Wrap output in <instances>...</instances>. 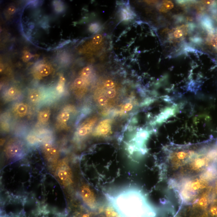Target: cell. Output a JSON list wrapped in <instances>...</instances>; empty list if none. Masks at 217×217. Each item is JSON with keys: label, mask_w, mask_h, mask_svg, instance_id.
Masks as SVG:
<instances>
[{"label": "cell", "mask_w": 217, "mask_h": 217, "mask_svg": "<svg viewBox=\"0 0 217 217\" xmlns=\"http://www.w3.org/2000/svg\"><path fill=\"white\" fill-rule=\"evenodd\" d=\"M186 27L184 25L176 27L173 33V37L175 39L182 38L186 34Z\"/></svg>", "instance_id": "obj_9"}, {"label": "cell", "mask_w": 217, "mask_h": 217, "mask_svg": "<svg viewBox=\"0 0 217 217\" xmlns=\"http://www.w3.org/2000/svg\"><path fill=\"white\" fill-rule=\"evenodd\" d=\"M56 176L64 186H69L73 183V176L71 168L65 160L60 162L56 169Z\"/></svg>", "instance_id": "obj_2"}, {"label": "cell", "mask_w": 217, "mask_h": 217, "mask_svg": "<svg viewBox=\"0 0 217 217\" xmlns=\"http://www.w3.org/2000/svg\"><path fill=\"white\" fill-rule=\"evenodd\" d=\"M217 164V139L164 149L163 174L168 183L202 174Z\"/></svg>", "instance_id": "obj_1"}, {"label": "cell", "mask_w": 217, "mask_h": 217, "mask_svg": "<svg viewBox=\"0 0 217 217\" xmlns=\"http://www.w3.org/2000/svg\"><path fill=\"white\" fill-rule=\"evenodd\" d=\"M133 107L134 106L132 103H126L122 106L121 111L123 113L130 111L132 110Z\"/></svg>", "instance_id": "obj_20"}, {"label": "cell", "mask_w": 217, "mask_h": 217, "mask_svg": "<svg viewBox=\"0 0 217 217\" xmlns=\"http://www.w3.org/2000/svg\"><path fill=\"white\" fill-rule=\"evenodd\" d=\"M102 40V37L101 35L97 34L93 38V43L94 44H99L101 42Z\"/></svg>", "instance_id": "obj_22"}, {"label": "cell", "mask_w": 217, "mask_h": 217, "mask_svg": "<svg viewBox=\"0 0 217 217\" xmlns=\"http://www.w3.org/2000/svg\"><path fill=\"white\" fill-rule=\"evenodd\" d=\"M32 57H33V56L30 53L26 51L24 53V56L22 57V59L24 62H27L30 60Z\"/></svg>", "instance_id": "obj_23"}, {"label": "cell", "mask_w": 217, "mask_h": 217, "mask_svg": "<svg viewBox=\"0 0 217 217\" xmlns=\"http://www.w3.org/2000/svg\"><path fill=\"white\" fill-rule=\"evenodd\" d=\"M97 120V117H94L84 122L77 131L78 136L80 137H85L89 134L92 131Z\"/></svg>", "instance_id": "obj_6"}, {"label": "cell", "mask_w": 217, "mask_h": 217, "mask_svg": "<svg viewBox=\"0 0 217 217\" xmlns=\"http://www.w3.org/2000/svg\"><path fill=\"white\" fill-rule=\"evenodd\" d=\"M17 90L15 88L11 87V88L9 89L7 92L8 96L10 97H14L16 94H17Z\"/></svg>", "instance_id": "obj_25"}, {"label": "cell", "mask_w": 217, "mask_h": 217, "mask_svg": "<svg viewBox=\"0 0 217 217\" xmlns=\"http://www.w3.org/2000/svg\"><path fill=\"white\" fill-rule=\"evenodd\" d=\"M64 83H65V78L63 77H61L60 78L59 83L57 87V90L58 92H62L64 89Z\"/></svg>", "instance_id": "obj_21"}, {"label": "cell", "mask_w": 217, "mask_h": 217, "mask_svg": "<svg viewBox=\"0 0 217 217\" xmlns=\"http://www.w3.org/2000/svg\"><path fill=\"white\" fill-rule=\"evenodd\" d=\"M3 64H1V72L3 71Z\"/></svg>", "instance_id": "obj_29"}, {"label": "cell", "mask_w": 217, "mask_h": 217, "mask_svg": "<svg viewBox=\"0 0 217 217\" xmlns=\"http://www.w3.org/2000/svg\"><path fill=\"white\" fill-rule=\"evenodd\" d=\"M44 154L49 162L55 164L58 158V151L51 144L46 143L43 147Z\"/></svg>", "instance_id": "obj_5"}, {"label": "cell", "mask_w": 217, "mask_h": 217, "mask_svg": "<svg viewBox=\"0 0 217 217\" xmlns=\"http://www.w3.org/2000/svg\"><path fill=\"white\" fill-rule=\"evenodd\" d=\"M204 3L207 5H212L214 3L213 1H204Z\"/></svg>", "instance_id": "obj_28"}, {"label": "cell", "mask_w": 217, "mask_h": 217, "mask_svg": "<svg viewBox=\"0 0 217 217\" xmlns=\"http://www.w3.org/2000/svg\"><path fill=\"white\" fill-rule=\"evenodd\" d=\"M80 194L83 201L88 205L93 207L95 205L96 200L94 193L87 185H84L81 188Z\"/></svg>", "instance_id": "obj_3"}, {"label": "cell", "mask_w": 217, "mask_h": 217, "mask_svg": "<svg viewBox=\"0 0 217 217\" xmlns=\"http://www.w3.org/2000/svg\"><path fill=\"white\" fill-rule=\"evenodd\" d=\"M174 7L173 3L170 1H164L160 6V10L163 12H166L168 10H171Z\"/></svg>", "instance_id": "obj_13"}, {"label": "cell", "mask_w": 217, "mask_h": 217, "mask_svg": "<svg viewBox=\"0 0 217 217\" xmlns=\"http://www.w3.org/2000/svg\"><path fill=\"white\" fill-rule=\"evenodd\" d=\"M20 151V146L17 144H13L9 145L6 149V153L9 158L13 157L17 155Z\"/></svg>", "instance_id": "obj_8"}, {"label": "cell", "mask_w": 217, "mask_h": 217, "mask_svg": "<svg viewBox=\"0 0 217 217\" xmlns=\"http://www.w3.org/2000/svg\"><path fill=\"white\" fill-rule=\"evenodd\" d=\"M7 11L8 13L10 15H13L16 12V8L13 6H11L8 8Z\"/></svg>", "instance_id": "obj_27"}, {"label": "cell", "mask_w": 217, "mask_h": 217, "mask_svg": "<svg viewBox=\"0 0 217 217\" xmlns=\"http://www.w3.org/2000/svg\"><path fill=\"white\" fill-rule=\"evenodd\" d=\"M211 44L214 48L217 49V34L213 36L211 40Z\"/></svg>", "instance_id": "obj_26"}, {"label": "cell", "mask_w": 217, "mask_h": 217, "mask_svg": "<svg viewBox=\"0 0 217 217\" xmlns=\"http://www.w3.org/2000/svg\"><path fill=\"white\" fill-rule=\"evenodd\" d=\"M50 111L48 110H44L41 111L38 114L39 121L41 123H46L49 119L50 117Z\"/></svg>", "instance_id": "obj_10"}, {"label": "cell", "mask_w": 217, "mask_h": 217, "mask_svg": "<svg viewBox=\"0 0 217 217\" xmlns=\"http://www.w3.org/2000/svg\"><path fill=\"white\" fill-rule=\"evenodd\" d=\"M101 28L100 24L98 23H92L89 27V30L92 33H96Z\"/></svg>", "instance_id": "obj_18"}, {"label": "cell", "mask_w": 217, "mask_h": 217, "mask_svg": "<svg viewBox=\"0 0 217 217\" xmlns=\"http://www.w3.org/2000/svg\"><path fill=\"white\" fill-rule=\"evenodd\" d=\"M111 121L106 119L101 121L96 128L94 134L98 137H104L111 131Z\"/></svg>", "instance_id": "obj_4"}, {"label": "cell", "mask_w": 217, "mask_h": 217, "mask_svg": "<svg viewBox=\"0 0 217 217\" xmlns=\"http://www.w3.org/2000/svg\"><path fill=\"white\" fill-rule=\"evenodd\" d=\"M121 19L125 21L131 20L134 18V13L130 7L126 6L121 8L120 10Z\"/></svg>", "instance_id": "obj_7"}, {"label": "cell", "mask_w": 217, "mask_h": 217, "mask_svg": "<svg viewBox=\"0 0 217 217\" xmlns=\"http://www.w3.org/2000/svg\"><path fill=\"white\" fill-rule=\"evenodd\" d=\"M104 86L106 89H114L115 86V84L114 81L112 80L108 79L105 81Z\"/></svg>", "instance_id": "obj_19"}, {"label": "cell", "mask_w": 217, "mask_h": 217, "mask_svg": "<svg viewBox=\"0 0 217 217\" xmlns=\"http://www.w3.org/2000/svg\"><path fill=\"white\" fill-rule=\"evenodd\" d=\"M41 96V93L39 91L33 90L30 92L29 99L31 102L35 103L40 101Z\"/></svg>", "instance_id": "obj_11"}, {"label": "cell", "mask_w": 217, "mask_h": 217, "mask_svg": "<svg viewBox=\"0 0 217 217\" xmlns=\"http://www.w3.org/2000/svg\"><path fill=\"white\" fill-rule=\"evenodd\" d=\"M27 139L29 142L32 144H35L38 141L37 138L33 135H29L27 137Z\"/></svg>", "instance_id": "obj_24"}, {"label": "cell", "mask_w": 217, "mask_h": 217, "mask_svg": "<svg viewBox=\"0 0 217 217\" xmlns=\"http://www.w3.org/2000/svg\"><path fill=\"white\" fill-rule=\"evenodd\" d=\"M92 72V69L90 66L84 68L81 72V77L84 78H87L91 75Z\"/></svg>", "instance_id": "obj_17"}, {"label": "cell", "mask_w": 217, "mask_h": 217, "mask_svg": "<svg viewBox=\"0 0 217 217\" xmlns=\"http://www.w3.org/2000/svg\"><path fill=\"white\" fill-rule=\"evenodd\" d=\"M39 73L42 77H46L51 72V69L48 65L44 64L40 67L39 70Z\"/></svg>", "instance_id": "obj_14"}, {"label": "cell", "mask_w": 217, "mask_h": 217, "mask_svg": "<svg viewBox=\"0 0 217 217\" xmlns=\"http://www.w3.org/2000/svg\"><path fill=\"white\" fill-rule=\"evenodd\" d=\"M83 217H89V216L88 214H85L83 216Z\"/></svg>", "instance_id": "obj_30"}, {"label": "cell", "mask_w": 217, "mask_h": 217, "mask_svg": "<svg viewBox=\"0 0 217 217\" xmlns=\"http://www.w3.org/2000/svg\"><path fill=\"white\" fill-rule=\"evenodd\" d=\"M70 117V114L67 111L62 112L59 115L58 120L60 123H66L69 121Z\"/></svg>", "instance_id": "obj_15"}, {"label": "cell", "mask_w": 217, "mask_h": 217, "mask_svg": "<svg viewBox=\"0 0 217 217\" xmlns=\"http://www.w3.org/2000/svg\"><path fill=\"white\" fill-rule=\"evenodd\" d=\"M16 111L20 116H24L27 111V107L25 104L20 103L16 106Z\"/></svg>", "instance_id": "obj_12"}, {"label": "cell", "mask_w": 217, "mask_h": 217, "mask_svg": "<svg viewBox=\"0 0 217 217\" xmlns=\"http://www.w3.org/2000/svg\"><path fill=\"white\" fill-rule=\"evenodd\" d=\"M85 78L81 77L77 78L74 82L75 87L79 89L83 87L86 84Z\"/></svg>", "instance_id": "obj_16"}]
</instances>
